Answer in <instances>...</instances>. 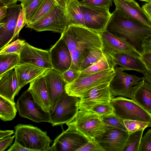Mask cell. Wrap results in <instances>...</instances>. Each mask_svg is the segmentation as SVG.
<instances>
[{
    "instance_id": "1",
    "label": "cell",
    "mask_w": 151,
    "mask_h": 151,
    "mask_svg": "<svg viewBox=\"0 0 151 151\" xmlns=\"http://www.w3.org/2000/svg\"><path fill=\"white\" fill-rule=\"evenodd\" d=\"M111 33L127 39L140 55L143 52L145 38L151 34V27L144 25L116 9L106 29Z\"/></svg>"
},
{
    "instance_id": "2",
    "label": "cell",
    "mask_w": 151,
    "mask_h": 151,
    "mask_svg": "<svg viewBox=\"0 0 151 151\" xmlns=\"http://www.w3.org/2000/svg\"><path fill=\"white\" fill-rule=\"evenodd\" d=\"M60 37L71 54L76 50L103 49L101 34L83 26L69 25Z\"/></svg>"
},
{
    "instance_id": "3",
    "label": "cell",
    "mask_w": 151,
    "mask_h": 151,
    "mask_svg": "<svg viewBox=\"0 0 151 151\" xmlns=\"http://www.w3.org/2000/svg\"><path fill=\"white\" fill-rule=\"evenodd\" d=\"M66 124L82 134L88 141L99 142L107 127L101 116L90 111L79 110L74 119Z\"/></svg>"
},
{
    "instance_id": "4",
    "label": "cell",
    "mask_w": 151,
    "mask_h": 151,
    "mask_svg": "<svg viewBox=\"0 0 151 151\" xmlns=\"http://www.w3.org/2000/svg\"><path fill=\"white\" fill-rule=\"evenodd\" d=\"M14 128L15 141L22 146L32 151H48L52 141L47 132L30 124H19Z\"/></svg>"
},
{
    "instance_id": "5",
    "label": "cell",
    "mask_w": 151,
    "mask_h": 151,
    "mask_svg": "<svg viewBox=\"0 0 151 151\" xmlns=\"http://www.w3.org/2000/svg\"><path fill=\"white\" fill-rule=\"evenodd\" d=\"M115 74L114 69L91 73H80L73 81L65 85L66 93L69 95L80 98L94 88L110 83Z\"/></svg>"
},
{
    "instance_id": "6",
    "label": "cell",
    "mask_w": 151,
    "mask_h": 151,
    "mask_svg": "<svg viewBox=\"0 0 151 151\" xmlns=\"http://www.w3.org/2000/svg\"><path fill=\"white\" fill-rule=\"evenodd\" d=\"M111 103L114 114L123 120H134L146 122L151 127V113L132 99L119 96L113 98Z\"/></svg>"
},
{
    "instance_id": "7",
    "label": "cell",
    "mask_w": 151,
    "mask_h": 151,
    "mask_svg": "<svg viewBox=\"0 0 151 151\" xmlns=\"http://www.w3.org/2000/svg\"><path fill=\"white\" fill-rule=\"evenodd\" d=\"M79 98L66 93L61 96L53 110L49 113V123L52 127L66 124L74 119L79 110L77 103Z\"/></svg>"
},
{
    "instance_id": "8",
    "label": "cell",
    "mask_w": 151,
    "mask_h": 151,
    "mask_svg": "<svg viewBox=\"0 0 151 151\" xmlns=\"http://www.w3.org/2000/svg\"><path fill=\"white\" fill-rule=\"evenodd\" d=\"M68 26L65 9L57 4L45 17L26 27L37 32L50 31L61 34Z\"/></svg>"
},
{
    "instance_id": "9",
    "label": "cell",
    "mask_w": 151,
    "mask_h": 151,
    "mask_svg": "<svg viewBox=\"0 0 151 151\" xmlns=\"http://www.w3.org/2000/svg\"><path fill=\"white\" fill-rule=\"evenodd\" d=\"M115 74L109 83L111 91L114 96H122L131 99L133 98L137 85L144 79L124 72L121 67L114 68Z\"/></svg>"
},
{
    "instance_id": "10",
    "label": "cell",
    "mask_w": 151,
    "mask_h": 151,
    "mask_svg": "<svg viewBox=\"0 0 151 151\" xmlns=\"http://www.w3.org/2000/svg\"><path fill=\"white\" fill-rule=\"evenodd\" d=\"M79 6L85 27L101 34L106 29L112 14L109 7L90 6L80 2Z\"/></svg>"
},
{
    "instance_id": "11",
    "label": "cell",
    "mask_w": 151,
    "mask_h": 151,
    "mask_svg": "<svg viewBox=\"0 0 151 151\" xmlns=\"http://www.w3.org/2000/svg\"><path fill=\"white\" fill-rule=\"evenodd\" d=\"M16 106L19 115L22 117L37 123L50 122L49 113L35 101L31 93L27 90L17 99Z\"/></svg>"
},
{
    "instance_id": "12",
    "label": "cell",
    "mask_w": 151,
    "mask_h": 151,
    "mask_svg": "<svg viewBox=\"0 0 151 151\" xmlns=\"http://www.w3.org/2000/svg\"><path fill=\"white\" fill-rule=\"evenodd\" d=\"M113 96L109 83L102 84L80 98L77 106L79 110L88 111L98 105L111 103Z\"/></svg>"
},
{
    "instance_id": "13",
    "label": "cell",
    "mask_w": 151,
    "mask_h": 151,
    "mask_svg": "<svg viewBox=\"0 0 151 151\" xmlns=\"http://www.w3.org/2000/svg\"><path fill=\"white\" fill-rule=\"evenodd\" d=\"M68 127L55 139L48 151H77L88 142L82 134L72 127Z\"/></svg>"
},
{
    "instance_id": "14",
    "label": "cell",
    "mask_w": 151,
    "mask_h": 151,
    "mask_svg": "<svg viewBox=\"0 0 151 151\" xmlns=\"http://www.w3.org/2000/svg\"><path fill=\"white\" fill-rule=\"evenodd\" d=\"M19 56V64L27 63L47 69L52 68L49 51L35 47L27 42Z\"/></svg>"
},
{
    "instance_id": "15",
    "label": "cell",
    "mask_w": 151,
    "mask_h": 151,
    "mask_svg": "<svg viewBox=\"0 0 151 151\" xmlns=\"http://www.w3.org/2000/svg\"><path fill=\"white\" fill-rule=\"evenodd\" d=\"M49 51L53 69L62 73L70 68L72 63L71 53L61 37Z\"/></svg>"
},
{
    "instance_id": "16",
    "label": "cell",
    "mask_w": 151,
    "mask_h": 151,
    "mask_svg": "<svg viewBox=\"0 0 151 151\" xmlns=\"http://www.w3.org/2000/svg\"><path fill=\"white\" fill-rule=\"evenodd\" d=\"M22 6L14 4L8 6L7 14L3 22L0 23V49L12 41Z\"/></svg>"
},
{
    "instance_id": "17",
    "label": "cell",
    "mask_w": 151,
    "mask_h": 151,
    "mask_svg": "<svg viewBox=\"0 0 151 151\" xmlns=\"http://www.w3.org/2000/svg\"><path fill=\"white\" fill-rule=\"evenodd\" d=\"M43 75L50 100L51 112L61 96L66 93L65 86L66 83L61 73L54 69L47 70Z\"/></svg>"
},
{
    "instance_id": "18",
    "label": "cell",
    "mask_w": 151,
    "mask_h": 151,
    "mask_svg": "<svg viewBox=\"0 0 151 151\" xmlns=\"http://www.w3.org/2000/svg\"><path fill=\"white\" fill-rule=\"evenodd\" d=\"M129 135L127 131L107 126L99 142L105 151H123Z\"/></svg>"
},
{
    "instance_id": "19",
    "label": "cell",
    "mask_w": 151,
    "mask_h": 151,
    "mask_svg": "<svg viewBox=\"0 0 151 151\" xmlns=\"http://www.w3.org/2000/svg\"><path fill=\"white\" fill-rule=\"evenodd\" d=\"M103 49L105 52H135L140 55L127 39L112 34L107 30L101 34Z\"/></svg>"
},
{
    "instance_id": "20",
    "label": "cell",
    "mask_w": 151,
    "mask_h": 151,
    "mask_svg": "<svg viewBox=\"0 0 151 151\" xmlns=\"http://www.w3.org/2000/svg\"><path fill=\"white\" fill-rule=\"evenodd\" d=\"M43 74L31 82L27 90L31 93L35 101L45 111L49 113L50 100Z\"/></svg>"
},
{
    "instance_id": "21",
    "label": "cell",
    "mask_w": 151,
    "mask_h": 151,
    "mask_svg": "<svg viewBox=\"0 0 151 151\" xmlns=\"http://www.w3.org/2000/svg\"><path fill=\"white\" fill-rule=\"evenodd\" d=\"M109 54L116 65H120L124 71H135L144 75L145 73L146 68L140 58V55L137 53L114 52Z\"/></svg>"
},
{
    "instance_id": "22",
    "label": "cell",
    "mask_w": 151,
    "mask_h": 151,
    "mask_svg": "<svg viewBox=\"0 0 151 151\" xmlns=\"http://www.w3.org/2000/svg\"><path fill=\"white\" fill-rule=\"evenodd\" d=\"M116 9L142 24L151 27V21L142 7L135 0H113Z\"/></svg>"
},
{
    "instance_id": "23",
    "label": "cell",
    "mask_w": 151,
    "mask_h": 151,
    "mask_svg": "<svg viewBox=\"0 0 151 151\" xmlns=\"http://www.w3.org/2000/svg\"><path fill=\"white\" fill-rule=\"evenodd\" d=\"M13 69L0 75V96L15 102L14 97L22 88L19 85L15 70Z\"/></svg>"
},
{
    "instance_id": "24",
    "label": "cell",
    "mask_w": 151,
    "mask_h": 151,
    "mask_svg": "<svg viewBox=\"0 0 151 151\" xmlns=\"http://www.w3.org/2000/svg\"><path fill=\"white\" fill-rule=\"evenodd\" d=\"M14 69L19 85L22 88L43 74L48 70L27 63L19 64Z\"/></svg>"
},
{
    "instance_id": "25",
    "label": "cell",
    "mask_w": 151,
    "mask_h": 151,
    "mask_svg": "<svg viewBox=\"0 0 151 151\" xmlns=\"http://www.w3.org/2000/svg\"><path fill=\"white\" fill-rule=\"evenodd\" d=\"M132 99L151 113V86L145 79L137 84Z\"/></svg>"
},
{
    "instance_id": "26",
    "label": "cell",
    "mask_w": 151,
    "mask_h": 151,
    "mask_svg": "<svg viewBox=\"0 0 151 151\" xmlns=\"http://www.w3.org/2000/svg\"><path fill=\"white\" fill-rule=\"evenodd\" d=\"M78 0H70L65 9L69 25H77L85 27L83 14Z\"/></svg>"
},
{
    "instance_id": "27",
    "label": "cell",
    "mask_w": 151,
    "mask_h": 151,
    "mask_svg": "<svg viewBox=\"0 0 151 151\" xmlns=\"http://www.w3.org/2000/svg\"><path fill=\"white\" fill-rule=\"evenodd\" d=\"M116 65L111 54L105 52L98 61L80 72L81 74L93 73L108 69H114Z\"/></svg>"
},
{
    "instance_id": "28",
    "label": "cell",
    "mask_w": 151,
    "mask_h": 151,
    "mask_svg": "<svg viewBox=\"0 0 151 151\" xmlns=\"http://www.w3.org/2000/svg\"><path fill=\"white\" fill-rule=\"evenodd\" d=\"M17 108L15 102L0 96V118L4 122L10 121L15 117Z\"/></svg>"
},
{
    "instance_id": "29",
    "label": "cell",
    "mask_w": 151,
    "mask_h": 151,
    "mask_svg": "<svg viewBox=\"0 0 151 151\" xmlns=\"http://www.w3.org/2000/svg\"><path fill=\"white\" fill-rule=\"evenodd\" d=\"M19 55L15 54H0V75L14 69L19 63Z\"/></svg>"
},
{
    "instance_id": "30",
    "label": "cell",
    "mask_w": 151,
    "mask_h": 151,
    "mask_svg": "<svg viewBox=\"0 0 151 151\" xmlns=\"http://www.w3.org/2000/svg\"><path fill=\"white\" fill-rule=\"evenodd\" d=\"M57 4L54 0H42L29 24L34 23L44 18Z\"/></svg>"
},
{
    "instance_id": "31",
    "label": "cell",
    "mask_w": 151,
    "mask_h": 151,
    "mask_svg": "<svg viewBox=\"0 0 151 151\" xmlns=\"http://www.w3.org/2000/svg\"><path fill=\"white\" fill-rule=\"evenodd\" d=\"M105 52L103 48H95L91 50L85 56L80 65V72L87 68L100 60Z\"/></svg>"
},
{
    "instance_id": "32",
    "label": "cell",
    "mask_w": 151,
    "mask_h": 151,
    "mask_svg": "<svg viewBox=\"0 0 151 151\" xmlns=\"http://www.w3.org/2000/svg\"><path fill=\"white\" fill-rule=\"evenodd\" d=\"M42 0H25L21 3L25 16L27 25L30 22Z\"/></svg>"
},
{
    "instance_id": "33",
    "label": "cell",
    "mask_w": 151,
    "mask_h": 151,
    "mask_svg": "<svg viewBox=\"0 0 151 151\" xmlns=\"http://www.w3.org/2000/svg\"><path fill=\"white\" fill-rule=\"evenodd\" d=\"M144 129L129 134L123 151H138Z\"/></svg>"
},
{
    "instance_id": "34",
    "label": "cell",
    "mask_w": 151,
    "mask_h": 151,
    "mask_svg": "<svg viewBox=\"0 0 151 151\" xmlns=\"http://www.w3.org/2000/svg\"><path fill=\"white\" fill-rule=\"evenodd\" d=\"M26 42L24 40L17 39L8 44L1 50L0 54H15L19 55Z\"/></svg>"
},
{
    "instance_id": "35",
    "label": "cell",
    "mask_w": 151,
    "mask_h": 151,
    "mask_svg": "<svg viewBox=\"0 0 151 151\" xmlns=\"http://www.w3.org/2000/svg\"><path fill=\"white\" fill-rule=\"evenodd\" d=\"M101 118L107 126L127 131L124 125V120L119 118L114 114L102 116Z\"/></svg>"
},
{
    "instance_id": "36",
    "label": "cell",
    "mask_w": 151,
    "mask_h": 151,
    "mask_svg": "<svg viewBox=\"0 0 151 151\" xmlns=\"http://www.w3.org/2000/svg\"><path fill=\"white\" fill-rule=\"evenodd\" d=\"M124 122L129 134L149 127L147 123L140 121L125 120Z\"/></svg>"
},
{
    "instance_id": "37",
    "label": "cell",
    "mask_w": 151,
    "mask_h": 151,
    "mask_svg": "<svg viewBox=\"0 0 151 151\" xmlns=\"http://www.w3.org/2000/svg\"><path fill=\"white\" fill-rule=\"evenodd\" d=\"M89 111L101 116L114 114L113 108L111 103L98 105Z\"/></svg>"
},
{
    "instance_id": "38",
    "label": "cell",
    "mask_w": 151,
    "mask_h": 151,
    "mask_svg": "<svg viewBox=\"0 0 151 151\" xmlns=\"http://www.w3.org/2000/svg\"><path fill=\"white\" fill-rule=\"evenodd\" d=\"M138 151H151V129L148 130L142 137Z\"/></svg>"
},
{
    "instance_id": "39",
    "label": "cell",
    "mask_w": 151,
    "mask_h": 151,
    "mask_svg": "<svg viewBox=\"0 0 151 151\" xmlns=\"http://www.w3.org/2000/svg\"><path fill=\"white\" fill-rule=\"evenodd\" d=\"M113 0H83L80 1L83 4L93 6L110 7L112 5Z\"/></svg>"
},
{
    "instance_id": "40",
    "label": "cell",
    "mask_w": 151,
    "mask_h": 151,
    "mask_svg": "<svg viewBox=\"0 0 151 151\" xmlns=\"http://www.w3.org/2000/svg\"><path fill=\"white\" fill-rule=\"evenodd\" d=\"M26 24H27V23L25 16L24 10L22 7L18 17L12 41L14 40L17 37H18L20 31Z\"/></svg>"
},
{
    "instance_id": "41",
    "label": "cell",
    "mask_w": 151,
    "mask_h": 151,
    "mask_svg": "<svg viewBox=\"0 0 151 151\" xmlns=\"http://www.w3.org/2000/svg\"><path fill=\"white\" fill-rule=\"evenodd\" d=\"M61 73V75L66 84L71 83L79 76L80 72L70 68Z\"/></svg>"
},
{
    "instance_id": "42",
    "label": "cell",
    "mask_w": 151,
    "mask_h": 151,
    "mask_svg": "<svg viewBox=\"0 0 151 151\" xmlns=\"http://www.w3.org/2000/svg\"><path fill=\"white\" fill-rule=\"evenodd\" d=\"M77 151H105V150L99 142L88 141Z\"/></svg>"
},
{
    "instance_id": "43",
    "label": "cell",
    "mask_w": 151,
    "mask_h": 151,
    "mask_svg": "<svg viewBox=\"0 0 151 151\" xmlns=\"http://www.w3.org/2000/svg\"><path fill=\"white\" fill-rule=\"evenodd\" d=\"M140 58L146 69L151 72V52H143L140 55Z\"/></svg>"
},
{
    "instance_id": "44",
    "label": "cell",
    "mask_w": 151,
    "mask_h": 151,
    "mask_svg": "<svg viewBox=\"0 0 151 151\" xmlns=\"http://www.w3.org/2000/svg\"><path fill=\"white\" fill-rule=\"evenodd\" d=\"M14 137H15L14 135L12 137L10 136L0 139V151H5L10 145L12 143Z\"/></svg>"
},
{
    "instance_id": "45",
    "label": "cell",
    "mask_w": 151,
    "mask_h": 151,
    "mask_svg": "<svg viewBox=\"0 0 151 151\" xmlns=\"http://www.w3.org/2000/svg\"><path fill=\"white\" fill-rule=\"evenodd\" d=\"M142 47L143 52H151V34L145 38Z\"/></svg>"
},
{
    "instance_id": "46",
    "label": "cell",
    "mask_w": 151,
    "mask_h": 151,
    "mask_svg": "<svg viewBox=\"0 0 151 151\" xmlns=\"http://www.w3.org/2000/svg\"><path fill=\"white\" fill-rule=\"evenodd\" d=\"M7 151H32L31 150L26 148L15 141Z\"/></svg>"
},
{
    "instance_id": "47",
    "label": "cell",
    "mask_w": 151,
    "mask_h": 151,
    "mask_svg": "<svg viewBox=\"0 0 151 151\" xmlns=\"http://www.w3.org/2000/svg\"><path fill=\"white\" fill-rule=\"evenodd\" d=\"M8 6L0 7V23H3L7 14Z\"/></svg>"
},
{
    "instance_id": "48",
    "label": "cell",
    "mask_w": 151,
    "mask_h": 151,
    "mask_svg": "<svg viewBox=\"0 0 151 151\" xmlns=\"http://www.w3.org/2000/svg\"><path fill=\"white\" fill-rule=\"evenodd\" d=\"M18 0H0V7L8 6L16 4Z\"/></svg>"
},
{
    "instance_id": "49",
    "label": "cell",
    "mask_w": 151,
    "mask_h": 151,
    "mask_svg": "<svg viewBox=\"0 0 151 151\" xmlns=\"http://www.w3.org/2000/svg\"><path fill=\"white\" fill-rule=\"evenodd\" d=\"M14 133L13 130H0V139H3L7 137L11 136Z\"/></svg>"
},
{
    "instance_id": "50",
    "label": "cell",
    "mask_w": 151,
    "mask_h": 151,
    "mask_svg": "<svg viewBox=\"0 0 151 151\" xmlns=\"http://www.w3.org/2000/svg\"><path fill=\"white\" fill-rule=\"evenodd\" d=\"M151 21V2L145 4L142 6Z\"/></svg>"
},
{
    "instance_id": "51",
    "label": "cell",
    "mask_w": 151,
    "mask_h": 151,
    "mask_svg": "<svg viewBox=\"0 0 151 151\" xmlns=\"http://www.w3.org/2000/svg\"><path fill=\"white\" fill-rule=\"evenodd\" d=\"M57 4L65 9L70 0H54Z\"/></svg>"
},
{
    "instance_id": "52",
    "label": "cell",
    "mask_w": 151,
    "mask_h": 151,
    "mask_svg": "<svg viewBox=\"0 0 151 151\" xmlns=\"http://www.w3.org/2000/svg\"><path fill=\"white\" fill-rule=\"evenodd\" d=\"M143 77L151 86V72L146 70Z\"/></svg>"
},
{
    "instance_id": "53",
    "label": "cell",
    "mask_w": 151,
    "mask_h": 151,
    "mask_svg": "<svg viewBox=\"0 0 151 151\" xmlns=\"http://www.w3.org/2000/svg\"><path fill=\"white\" fill-rule=\"evenodd\" d=\"M141 1L146 2H151V0H139Z\"/></svg>"
},
{
    "instance_id": "54",
    "label": "cell",
    "mask_w": 151,
    "mask_h": 151,
    "mask_svg": "<svg viewBox=\"0 0 151 151\" xmlns=\"http://www.w3.org/2000/svg\"><path fill=\"white\" fill-rule=\"evenodd\" d=\"M25 0H18V1H19L22 3Z\"/></svg>"
},
{
    "instance_id": "55",
    "label": "cell",
    "mask_w": 151,
    "mask_h": 151,
    "mask_svg": "<svg viewBox=\"0 0 151 151\" xmlns=\"http://www.w3.org/2000/svg\"><path fill=\"white\" fill-rule=\"evenodd\" d=\"M124 0L128 1H134V0Z\"/></svg>"
}]
</instances>
